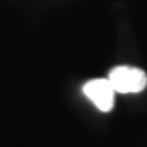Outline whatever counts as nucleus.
Returning <instances> with one entry per match:
<instances>
[{
  "instance_id": "nucleus-1",
  "label": "nucleus",
  "mask_w": 147,
  "mask_h": 147,
  "mask_svg": "<svg viewBox=\"0 0 147 147\" xmlns=\"http://www.w3.org/2000/svg\"><path fill=\"white\" fill-rule=\"evenodd\" d=\"M108 80L116 93H140L147 86V75L134 66H116L110 71Z\"/></svg>"
},
{
  "instance_id": "nucleus-2",
  "label": "nucleus",
  "mask_w": 147,
  "mask_h": 147,
  "mask_svg": "<svg viewBox=\"0 0 147 147\" xmlns=\"http://www.w3.org/2000/svg\"><path fill=\"white\" fill-rule=\"evenodd\" d=\"M84 95L96 105L101 111H110L114 107V95L116 90L113 89L108 78H96L90 80L83 87Z\"/></svg>"
}]
</instances>
